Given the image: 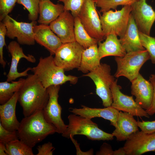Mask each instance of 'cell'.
I'll return each instance as SVG.
<instances>
[{
	"instance_id": "1",
	"label": "cell",
	"mask_w": 155,
	"mask_h": 155,
	"mask_svg": "<svg viewBox=\"0 0 155 155\" xmlns=\"http://www.w3.org/2000/svg\"><path fill=\"white\" fill-rule=\"evenodd\" d=\"M19 92L18 101L22 108L24 117L42 110L49 98L47 88L34 74L28 75Z\"/></svg>"
},
{
	"instance_id": "2",
	"label": "cell",
	"mask_w": 155,
	"mask_h": 155,
	"mask_svg": "<svg viewBox=\"0 0 155 155\" xmlns=\"http://www.w3.org/2000/svg\"><path fill=\"white\" fill-rule=\"evenodd\" d=\"M17 132L19 139L32 148L49 135L57 133V129L46 120L41 110L24 117Z\"/></svg>"
},
{
	"instance_id": "3",
	"label": "cell",
	"mask_w": 155,
	"mask_h": 155,
	"mask_svg": "<svg viewBox=\"0 0 155 155\" xmlns=\"http://www.w3.org/2000/svg\"><path fill=\"white\" fill-rule=\"evenodd\" d=\"M31 70L46 88L52 85H60L68 81L75 84L78 80L76 76L65 74L64 70L55 64L51 55L40 57L37 65Z\"/></svg>"
},
{
	"instance_id": "4",
	"label": "cell",
	"mask_w": 155,
	"mask_h": 155,
	"mask_svg": "<svg viewBox=\"0 0 155 155\" xmlns=\"http://www.w3.org/2000/svg\"><path fill=\"white\" fill-rule=\"evenodd\" d=\"M69 124L62 136L69 138L77 135L86 136L92 140H112L114 136L112 133L106 132L100 129L98 125L91 119L75 114L68 117Z\"/></svg>"
},
{
	"instance_id": "5",
	"label": "cell",
	"mask_w": 155,
	"mask_h": 155,
	"mask_svg": "<svg viewBox=\"0 0 155 155\" xmlns=\"http://www.w3.org/2000/svg\"><path fill=\"white\" fill-rule=\"evenodd\" d=\"M117 69L114 76L118 78L124 76L131 82L138 75L143 64L150 59L147 50L131 52L122 57L115 56Z\"/></svg>"
},
{
	"instance_id": "6",
	"label": "cell",
	"mask_w": 155,
	"mask_h": 155,
	"mask_svg": "<svg viewBox=\"0 0 155 155\" xmlns=\"http://www.w3.org/2000/svg\"><path fill=\"white\" fill-rule=\"evenodd\" d=\"M110 10L100 14L102 28L105 38L111 34L122 38L126 30L132 10L130 5L123 6L120 10Z\"/></svg>"
},
{
	"instance_id": "7",
	"label": "cell",
	"mask_w": 155,
	"mask_h": 155,
	"mask_svg": "<svg viewBox=\"0 0 155 155\" xmlns=\"http://www.w3.org/2000/svg\"><path fill=\"white\" fill-rule=\"evenodd\" d=\"M111 71L109 65L101 63L94 70L83 75L90 78L94 82L96 94L101 99L104 107L111 106L113 102L110 87L115 80Z\"/></svg>"
},
{
	"instance_id": "8",
	"label": "cell",
	"mask_w": 155,
	"mask_h": 155,
	"mask_svg": "<svg viewBox=\"0 0 155 155\" xmlns=\"http://www.w3.org/2000/svg\"><path fill=\"white\" fill-rule=\"evenodd\" d=\"M84 49L76 41L62 44L55 55V62L65 71L78 68Z\"/></svg>"
},
{
	"instance_id": "9",
	"label": "cell",
	"mask_w": 155,
	"mask_h": 155,
	"mask_svg": "<svg viewBox=\"0 0 155 155\" xmlns=\"http://www.w3.org/2000/svg\"><path fill=\"white\" fill-rule=\"evenodd\" d=\"M96 1L86 0L78 17L89 34L97 39L98 42H101L105 37L100 18L96 9Z\"/></svg>"
},
{
	"instance_id": "10",
	"label": "cell",
	"mask_w": 155,
	"mask_h": 155,
	"mask_svg": "<svg viewBox=\"0 0 155 155\" xmlns=\"http://www.w3.org/2000/svg\"><path fill=\"white\" fill-rule=\"evenodd\" d=\"M2 22L7 28L6 36L9 38L17 39L20 44L32 45L35 40L34 37L33 28L37 24L36 21L30 23L17 21L9 16H7Z\"/></svg>"
},
{
	"instance_id": "11",
	"label": "cell",
	"mask_w": 155,
	"mask_h": 155,
	"mask_svg": "<svg viewBox=\"0 0 155 155\" xmlns=\"http://www.w3.org/2000/svg\"><path fill=\"white\" fill-rule=\"evenodd\" d=\"M60 88V85H52L47 88L49 98L42 111L46 120L55 127L57 133L62 134L68 125L65 124L62 119V108L58 102Z\"/></svg>"
},
{
	"instance_id": "12",
	"label": "cell",
	"mask_w": 155,
	"mask_h": 155,
	"mask_svg": "<svg viewBox=\"0 0 155 155\" xmlns=\"http://www.w3.org/2000/svg\"><path fill=\"white\" fill-rule=\"evenodd\" d=\"M115 80L111 86L113 97L111 106L119 111L128 113L133 116L150 117L146 110L142 108L134 100L133 96L125 95L120 90L121 87Z\"/></svg>"
},
{
	"instance_id": "13",
	"label": "cell",
	"mask_w": 155,
	"mask_h": 155,
	"mask_svg": "<svg viewBox=\"0 0 155 155\" xmlns=\"http://www.w3.org/2000/svg\"><path fill=\"white\" fill-rule=\"evenodd\" d=\"M123 148L126 155L155 152V132L147 133L139 130L129 136Z\"/></svg>"
},
{
	"instance_id": "14",
	"label": "cell",
	"mask_w": 155,
	"mask_h": 155,
	"mask_svg": "<svg viewBox=\"0 0 155 155\" xmlns=\"http://www.w3.org/2000/svg\"><path fill=\"white\" fill-rule=\"evenodd\" d=\"M131 13L139 31L150 35L155 21V11L146 0H139L131 5Z\"/></svg>"
},
{
	"instance_id": "15",
	"label": "cell",
	"mask_w": 155,
	"mask_h": 155,
	"mask_svg": "<svg viewBox=\"0 0 155 155\" xmlns=\"http://www.w3.org/2000/svg\"><path fill=\"white\" fill-rule=\"evenodd\" d=\"M49 26L62 44L75 41L74 32V17L69 11H64Z\"/></svg>"
},
{
	"instance_id": "16",
	"label": "cell",
	"mask_w": 155,
	"mask_h": 155,
	"mask_svg": "<svg viewBox=\"0 0 155 155\" xmlns=\"http://www.w3.org/2000/svg\"><path fill=\"white\" fill-rule=\"evenodd\" d=\"M131 82V93L135 97V101L142 108L147 110L153 99L154 90L152 84L140 73Z\"/></svg>"
},
{
	"instance_id": "17",
	"label": "cell",
	"mask_w": 155,
	"mask_h": 155,
	"mask_svg": "<svg viewBox=\"0 0 155 155\" xmlns=\"http://www.w3.org/2000/svg\"><path fill=\"white\" fill-rule=\"evenodd\" d=\"M9 52L11 56V65L9 72L7 75V81L12 82L22 77L28 76V72L31 70V68L28 67L24 71L19 72L18 70V66L20 60L22 58L32 63L36 62V59L32 55H26L23 52L22 48L20 44L15 41L11 42L7 46Z\"/></svg>"
},
{
	"instance_id": "18",
	"label": "cell",
	"mask_w": 155,
	"mask_h": 155,
	"mask_svg": "<svg viewBox=\"0 0 155 155\" xmlns=\"http://www.w3.org/2000/svg\"><path fill=\"white\" fill-rule=\"evenodd\" d=\"M33 32L35 41L46 49L50 55H55L62 44L48 25L36 24L34 27Z\"/></svg>"
},
{
	"instance_id": "19",
	"label": "cell",
	"mask_w": 155,
	"mask_h": 155,
	"mask_svg": "<svg viewBox=\"0 0 155 155\" xmlns=\"http://www.w3.org/2000/svg\"><path fill=\"white\" fill-rule=\"evenodd\" d=\"M81 108H71L69 111L73 114L92 119L95 117H101L108 120L110 125L116 128L119 111L111 106L103 108H90L82 105Z\"/></svg>"
},
{
	"instance_id": "20",
	"label": "cell",
	"mask_w": 155,
	"mask_h": 155,
	"mask_svg": "<svg viewBox=\"0 0 155 155\" xmlns=\"http://www.w3.org/2000/svg\"><path fill=\"white\" fill-rule=\"evenodd\" d=\"M19 91L6 102L0 105V123L4 128L9 131H17L20 124L16 114Z\"/></svg>"
},
{
	"instance_id": "21",
	"label": "cell",
	"mask_w": 155,
	"mask_h": 155,
	"mask_svg": "<svg viewBox=\"0 0 155 155\" xmlns=\"http://www.w3.org/2000/svg\"><path fill=\"white\" fill-rule=\"evenodd\" d=\"M117 124L112 134L119 141L126 140L130 135L139 130L137 121L128 113L120 112Z\"/></svg>"
},
{
	"instance_id": "22",
	"label": "cell",
	"mask_w": 155,
	"mask_h": 155,
	"mask_svg": "<svg viewBox=\"0 0 155 155\" xmlns=\"http://www.w3.org/2000/svg\"><path fill=\"white\" fill-rule=\"evenodd\" d=\"M119 40L127 53L145 49L141 44L139 30L131 13L125 32Z\"/></svg>"
},
{
	"instance_id": "23",
	"label": "cell",
	"mask_w": 155,
	"mask_h": 155,
	"mask_svg": "<svg viewBox=\"0 0 155 155\" xmlns=\"http://www.w3.org/2000/svg\"><path fill=\"white\" fill-rule=\"evenodd\" d=\"M98 55L100 59L104 57L110 56L122 57L127 53L119 39L114 34L108 35L104 42H98Z\"/></svg>"
},
{
	"instance_id": "24",
	"label": "cell",
	"mask_w": 155,
	"mask_h": 155,
	"mask_svg": "<svg viewBox=\"0 0 155 155\" xmlns=\"http://www.w3.org/2000/svg\"><path fill=\"white\" fill-rule=\"evenodd\" d=\"M64 11V5L61 4H55L50 0L40 1L38 22L40 24L48 25Z\"/></svg>"
},
{
	"instance_id": "25",
	"label": "cell",
	"mask_w": 155,
	"mask_h": 155,
	"mask_svg": "<svg viewBox=\"0 0 155 155\" xmlns=\"http://www.w3.org/2000/svg\"><path fill=\"white\" fill-rule=\"evenodd\" d=\"M97 44L84 50L78 70L87 73L94 71L100 65L101 59L99 56Z\"/></svg>"
},
{
	"instance_id": "26",
	"label": "cell",
	"mask_w": 155,
	"mask_h": 155,
	"mask_svg": "<svg viewBox=\"0 0 155 155\" xmlns=\"http://www.w3.org/2000/svg\"><path fill=\"white\" fill-rule=\"evenodd\" d=\"M74 32L75 41L84 49L98 44V40L89 34L78 16L74 18Z\"/></svg>"
},
{
	"instance_id": "27",
	"label": "cell",
	"mask_w": 155,
	"mask_h": 155,
	"mask_svg": "<svg viewBox=\"0 0 155 155\" xmlns=\"http://www.w3.org/2000/svg\"><path fill=\"white\" fill-rule=\"evenodd\" d=\"M25 79L20 78L16 81L11 83L7 81L0 83V104H4L13 96L14 93L20 89Z\"/></svg>"
},
{
	"instance_id": "28",
	"label": "cell",
	"mask_w": 155,
	"mask_h": 155,
	"mask_svg": "<svg viewBox=\"0 0 155 155\" xmlns=\"http://www.w3.org/2000/svg\"><path fill=\"white\" fill-rule=\"evenodd\" d=\"M7 155H33L31 148L19 139L10 142L6 145Z\"/></svg>"
},
{
	"instance_id": "29",
	"label": "cell",
	"mask_w": 155,
	"mask_h": 155,
	"mask_svg": "<svg viewBox=\"0 0 155 155\" xmlns=\"http://www.w3.org/2000/svg\"><path fill=\"white\" fill-rule=\"evenodd\" d=\"M139 0H97L96 6L100 7V12L108 11L111 9L116 10L120 5H131Z\"/></svg>"
},
{
	"instance_id": "30",
	"label": "cell",
	"mask_w": 155,
	"mask_h": 155,
	"mask_svg": "<svg viewBox=\"0 0 155 155\" xmlns=\"http://www.w3.org/2000/svg\"><path fill=\"white\" fill-rule=\"evenodd\" d=\"M40 0H17V3L23 5L29 12V20L36 21L39 14Z\"/></svg>"
},
{
	"instance_id": "31",
	"label": "cell",
	"mask_w": 155,
	"mask_h": 155,
	"mask_svg": "<svg viewBox=\"0 0 155 155\" xmlns=\"http://www.w3.org/2000/svg\"><path fill=\"white\" fill-rule=\"evenodd\" d=\"M140 38L142 46L147 51L152 63L155 64V37H153L139 31Z\"/></svg>"
},
{
	"instance_id": "32",
	"label": "cell",
	"mask_w": 155,
	"mask_h": 155,
	"mask_svg": "<svg viewBox=\"0 0 155 155\" xmlns=\"http://www.w3.org/2000/svg\"><path fill=\"white\" fill-rule=\"evenodd\" d=\"M86 0H58L64 4V11H70L75 18L78 16Z\"/></svg>"
},
{
	"instance_id": "33",
	"label": "cell",
	"mask_w": 155,
	"mask_h": 155,
	"mask_svg": "<svg viewBox=\"0 0 155 155\" xmlns=\"http://www.w3.org/2000/svg\"><path fill=\"white\" fill-rule=\"evenodd\" d=\"M17 0H0V20L2 21L10 13L15 5Z\"/></svg>"
},
{
	"instance_id": "34",
	"label": "cell",
	"mask_w": 155,
	"mask_h": 155,
	"mask_svg": "<svg viewBox=\"0 0 155 155\" xmlns=\"http://www.w3.org/2000/svg\"><path fill=\"white\" fill-rule=\"evenodd\" d=\"M19 139L17 131H11L4 128L0 123V142L5 144L13 141Z\"/></svg>"
},
{
	"instance_id": "35",
	"label": "cell",
	"mask_w": 155,
	"mask_h": 155,
	"mask_svg": "<svg viewBox=\"0 0 155 155\" xmlns=\"http://www.w3.org/2000/svg\"><path fill=\"white\" fill-rule=\"evenodd\" d=\"M7 28L5 24L2 21L0 22V63L3 68L6 65L3 56V49L6 45L5 38L6 36Z\"/></svg>"
},
{
	"instance_id": "36",
	"label": "cell",
	"mask_w": 155,
	"mask_h": 155,
	"mask_svg": "<svg viewBox=\"0 0 155 155\" xmlns=\"http://www.w3.org/2000/svg\"><path fill=\"white\" fill-rule=\"evenodd\" d=\"M138 126L141 131L147 133L155 132V120L152 121H137Z\"/></svg>"
},
{
	"instance_id": "37",
	"label": "cell",
	"mask_w": 155,
	"mask_h": 155,
	"mask_svg": "<svg viewBox=\"0 0 155 155\" xmlns=\"http://www.w3.org/2000/svg\"><path fill=\"white\" fill-rule=\"evenodd\" d=\"M38 153L37 155H52L55 150L52 144L49 142L41 146H39L37 148Z\"/></svg>"
},
{
	"instance_id": "38",
	"label": "cell",
	"mask_w": 155,
	"mask_h": 155,
	"mask_svg": "<svg viewBox=\"0 0 155 155\" xmlns=\"http://www.w3.org/2000/svg\"><path fill=\"white\" fill-rule=\"evenodd\" d=\"M149 80L153 86V96L150 106L148 109L146 111L149 115H152L155 113V74H151L150 76Z\"/></svg>"
},
{
	"instance_id": "39",
	"label": "cell",
	"mask_w": 155,
	"mask_h": 155,
	"mask_svg": "<svg viewBox=\"0 0 155 155\" xmlns=\"http://www.w3.org/2000/svg\"><path fill=\"white\" fill-rule=\"evenodd\" d=\"M114 151L111 146L106 143H104L100 147V150L96 152L97 155H113Z\"/></svg>"
},
{
	"instance_id": "40",
	"label": "cell",
	"mask_w": 155,
	"mask_h": 155,
	"mask_svg": "<svg viewBox=\"0 0 155 155\" xmlns=\"http://www.w3.org/2000/svg\"><path fill=\"white\" fill-rule=\"evenodd\" d=\"M69 138L71 139L75 147L77 155H91L93 154V150L92 149L87 152H82L80 149L79 144L77 142V140L73 138V137L70 136Z\"/></svg>"
},
{
	"instance_id": "41",
	"label": "cell",
	"mask_w": 155,
	"mask_h": 155,
	"mask_svg": "<svg viewBox=\"0 0 155 155\" xmlns=\"http://www.w3.org/2000/svg\"><path fill=\"white\" fill-rule=\"evenodd\" d=\"M6 148L5 144L0 142V155H7L6 152Z\"/></svg>"
},
{
	"instance_id": "42",
	"label": "cell",
	"mask_w": 155,
	"mask_h": 155,
	"mask_svg": "<svg viewBox=\"0 0 155 155\" xmlns=\"http://www.w3.org/2000/svg\"><path fill=\"white\" fill-rule=\"evenodd\" d=\"M113 155H126L123 147L114 151Z\"/></svg>"
},
{
	"instance_id": "43",
	"label": "cell",
	"mask_w": 155,
	"mask_h": 155,
	"mask_svg": "<svg viewBox=\"0 0 155 155\" xmlns=\"http://www.w3.org/2000/svg\"><path fill=\"white\" fill-rule=\"evenodd\" d=\"M43 0H40V1H43Z\"/></svg>"
}]
</instances>
